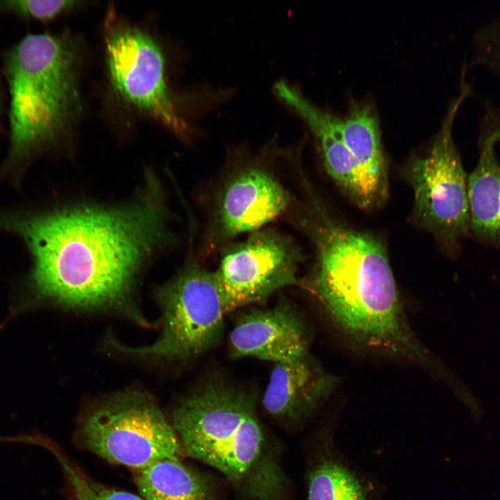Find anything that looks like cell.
Instances as JSON below:
<instances>
[{
	"instance_id": "2",
	"label": "cell",
	"mask_w": 500,
	"mask_h": 500,
	"mask_svg": "<svg viewBox=\"0 0 500 500\" xmlns=\"http://www.w3.org/2000/svg\"><path fill=\"white\" fill-rule=\"evenodd\" d=\"M306 226L315 258L308 285L349 338L367 349L423 360L407 327L381 241L331 216L312 199Z\"/></svg>"
},
{
	"instance_id": "3",
	"label": "cell",
	"mask_w": 500,
	"mask_h": 500,
	"mask_svg": "<svg viewBox=\"0 0 500 500\" xmlns=\"http://www.w3.org/2000/svg\"><path fill=\"white\" fill-rule=\"evenodd\" d=\"M251 394L211 381L176 407L172 424L184 452L222 474L247 500H289L278 449Z\"/></svg>"
},
{
	"instance_id": "19",
	"label": "cell",
	"mask_w": 500,
	"mask_h": 500,
	"mask_svg": "<svg viewBox=\"0 0 500 500\" xmlns=\"http://www.w3.org/2000/svg\"><path fill=\"white\" fill-rule=\"evenodd\" d=\"M76 3L68 0H0V10L24 19L49 22Z\"/></svg>"
},
{
	"instance_id": "12",
	"label": "cell",
	"mask_w": 500,
	"mask_h": 500,
	"mask_svg": "<svg viewBox=\"0 0 500 500\" xmlns=\"http://www.w3.org/2000/svg\"><path fill=\"white\" fill-rule=\"evenodd\" d=\"M274 92L303 119L319 145L328 175L357 206L369 210L378 205L338 128V117L319 108L299 90L284 81L274 85Z\"/></svg>"
},
{
	"instance_id": "17",
	"label": "cell",
	"mask_w": 500,
	"mask_h": 500,
	"mask_svg": "<svg viewBox=\"0 0 500 500\" xmlns=\"http://www.w3.org/2000/svg\"><path fill=\"white\" fill-rule=\"evenodd\" d=\"M135 482L145 500H213L211 482L181 458H165L136 470Z\"/></svg>"
},
{
	"instance_id": "20",
	"label": "cell",
	"mask_w": 500,
	"mask_h": 500,
	"mask_svg": "<svg viewBox=\"0 0 500 500\" xmlns=\"http://www.w3.org/2000/svg\"><path fill=\"white\" fill-rule=\"evenodd\" d=\"M6 92L0 76V134L3 128V118L6 113Z\"/></svg>"
},
{
	"instance_id": "5",
	"label": "cell",
	"mask_w": 500,
	"mask_h": 500,
	"mask_svg": "<svg viewBox=\"0 0 500 500\" xmlns=\"http://www.w3.org/2000/svg\"><path fill=\"white\" fill-rule=\"evenodd\" d=\"M467 93V87L462 88L427 151L413 157L406 169L415 222L452 257L461 251L470 230L468 175L452 136L453 119Z\"/></svg>"
},
{
	"instance_id": "15",
	"label": "cell",
	"mask_w": 500,
	"mask_h": 500,
	"mask_svg": "<svg viewBox=\"0 0 500 500\" xmlns=\"http://www.w3.org/2000/svg\"><path fill=\"white\" fill-rule=\"evenodd\" d=\"M499 141L500 128L482 134L478 162L468 175V197L469 236L500 249V162L495 153Z\"/></svg>"
},
{
	"instance_id": "4",
	"label": "cell",
	"mask_w": 500,
	"mask_h": 500,
	"mask_svg": "<svg viewBox=\"0 0 500 500\" xmlns=\"http://www.w3.org/2000/svg\"><path fill=\"white\" fill-rule=\"evenodd\" d=\"M8 148L0 172H22L71 132L81 112L78 56L66 33L28 34L3 55Z\"/></svg>"
},
{
	"instance_id": "18",
	"label": "cell",
	"mask_w": 500,
	"mask_h": 500,
	"mask_svg": "<svg viewBox=\"0 0 500 500\" xmlns=\"http://www.w3.org/2000/svg\"><path fill=\"white\" fill-rule=\"evenodd\" d=\"M40 445L51 451L62 466L69 488V500H145L128 492L94 481L49 440L42 438Z\"/></svg>"
},
{
	"instance_id": "7",
	"label": "cell",
	"mask_w": 500,
	"mask_h": 500,
	"mask_svg": "<svg viewBox=\"0 0 500 500\" xmlns=\"http://www.w3.org/2000/svg\"><path fill=\"white\" fill-rule=\"evenodd\" d=\"M158 299L162 328L156 341L140 347L113 343L116 349L139 356L185 359L218 343L227 311L215 272L190 262L161 288Z\"/></svg>"
},
{
	"instance_id": "8",
	"label": "cell",
	"mask_w": 500,
	"mask_h": 500,
	"mask_svg": "<svg viewBox=\"0 0 500 500\" xmlns=\"http://www.w3.org/2000/svg\"><path fill=\"white\" fill-rule=\"evenodd\" d=\"M106 58L112 86L124 101L178 137L188 135L166 78L162 49L149 33L126 24L110 26Z\"/></svg>"
},
{
	"instance_id": "1",
	"label": "cell",
	"mask_w": 500,
	"mask_h": 500,
	"mask_svg": "<svg viewBox=\"0 0 500 500\" xmlns=\"http://www.w3.org/2000/svg\"><path fill=\"white\" fill-rule=\"evenodd\" d=\"M160 222L151 199L120 210L0 212V229L19 236L30 253L33 294L82 310L128 307L135 274Z\"/></svg>"
},
{
	"instance_id": "16",
	"label": "cell",
	"mask_w": 500,
	"mask_h": 500,
	"mask_svg": "<svg viewBox=\"0 0 500 500\" xmlns=\"http://www.w3.org/2000/svg\"><path fill=\"white\" fill-rule=\"evenodd\" d=\"M338 122L342 140L376 203L383 205L388 196V168L378 123L371 106L355 104Z\"/></svg>"
},
{
	"instance_id": "6",
	"label": "cell",
	"mask_w": 500,
	"mask_h": 500,
	"mask_svg": "<svg viewBox=\"0 0 500 500\" xmlns=\"http://www.w3.org/2000/svg\"><path fill=\"white\" fill-rule=\"evenodd\" d=\"M78 436L99 457L135 470L185 453L158 405L139 392H122L93 406L83 417Z\"/></svg>"
},
{
	"instance_id": "9",
	"label": "cell",
	"mask_w": 500,
	"mask_h": 500,
	"mask_svg": "<svg viewBox=\"0 0 500 500\" xmlns=\"http://www.w3.org/2000/svg\"><path fill=\"white\" fill-rule=\"evenodd\" d=\"M301 254L285 235L265 228L227 249L215 272L227 312L265 302L284 287L297 283Z\"/></svg>"
},
{
	"instance_id": "13",
	"label": "cell",
	"mask_w": 500,
	"mask_h": 500,
	"mask_svg": "<svg viewBox=\"0 0 500 500\" xmlns=\"http://www.w3.org/2000/svg\"><path fill=\"white\" fill-rule=\"evenodd\" d=\"M306 454V500H383V484L338 448L332 427L316 432Z\"/></svg>"
},
{
	"instance_id": "11",
	"label": "cell",
	"mask_w": 500,
	"mask_h": 500,
	"mask_svg": "<svg viewBox=\"0 0 500 500\" xmlns=\"http://www.w3.org/2000/svg\"><path fill=\"white\" fill-rule=\"evenodd\" d=\"M309 334L294 306L281 301L267 310L253 309L237 321L229 337L231 356H251L275 363L308 353Z\"/></svg>"
},
{
	"instance_id": "14",
	"label": "cell",
	"mask_w": 500,
	"mask_h": 500,
	"mask_svg": "<svg viewBox=\"0 0 500 500\" xmlns=\"http://www.w3.org/2000/svg\"><path fill=\"white\" fill-rule=\"evenodd\" d=\"M335 383V378L308 353L275 363L263 395V408L284 426H300L328 396Z\"/></svg>"
},
{
	"instance_id": "10",
	"label": "cell",
	"mask_w": 500,
	"mask_h": 500,
	"mask_svg": "<svg viewBox=\"0 0 500 500\" xmlns=\"http://www.w3.org/2000/svg\"><path fill=\"white\" fill-rule=\"evenodd\" d=\"M290 195L266 169L251 165L238 172L223 187L216 203L218 239L258 231L282 214Z\"/></svg>"
}]
</instances>
